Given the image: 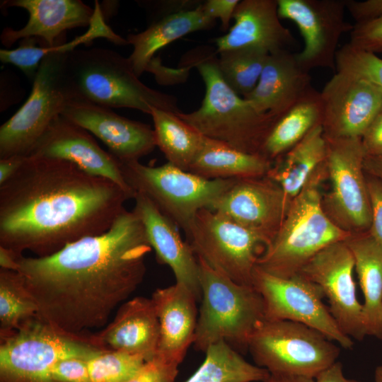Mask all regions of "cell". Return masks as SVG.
<instances>
[{
	"mask_svg": "<svg viewBox=\"0 0 382 382\" xmlns=\"http://www.w3.org/2000/svg\"><path fill=\"white\" fill-rule=\"evenodd\" d=\"M215 22L200 3L164 14L144 30L129 34L126 40L133 50L128 59L134 72L139 77L159 50L190 33L208 30Z\"/></svg>",
	"mask_w": 382,
	"mask_h": 382,
	"instance_id": "obj_26",
	"label": "cell"
},
{
	"mask_svg": "<svg viewBox=\"0 0 382 382\" xmlns=\"http://www.w3.org/2000/svg\"><path fill=\"white\" fill-rule=\"evenodd\" d=\"M21 256L11 249L0 246L1 269L17 272L18 270V260Z\"/></svg>",
	"mask_w": 382,
	"mask_h": 382,
	"instance_id": "obj_47",
	"label": "cell"
},
{
	"mask_svg": "<svg viewBox=\"0 0 382 382\" xmlns=\"http://www.w3.org/2000/svg\"><path fill=\"white\" fill-rule=\"evenodd\" d=\"M133 197L66 161L27 156L0 185V246L50 255L108 231Z\"/></svg>",
	"mask_w": 382,
	"mask_h": 382,
	"instance_id": "obj_2",
	"label": "cell"
},
{
	"mask_svg": "<svg viewBox=\"0 0 382 382\" xmlns=\"http://www.w3.org/2000/svg\"><path fill=\"white\" fill-rule=\"evenodd\" d=\"M238 2V0H207L202 3V6L210 17L221 21L222 30L226 31Z\"/></svg>",
	"mask_w": 382,
	"mask_h": 382,
	"instance_id": "obj_43",
	"label": "cell"
},
{
	"mask_svg": "<svg viewBox=\"0 0 382 382\" xmlns=\"http://www.w3.org/2000/svg\"><path fill=\"white\" fill-rule=\"evenodd\" d=\"M37 305L21 275L0 269V336L4 337L37 315Z\"/></svg>",
	"mask_w": 382,
	"mask_h": 382,
	"instance_id": "obj_33",
	"label": "cell"
},
{
	"mask_svg": "<svg viewBox=\"0 0 382 382\" xmlns=\"http://www.w3.org/2000/svg\"><path fill=\"white\" fill-rule=\"evenodd\" d=\"M93 336L106 349L152 359L158 348L160 324L151 298L136 296L124 302L113 320Z\"/></svg>",
	"mask_w": 382,
	"mask_h": 382,
	"instance_id": "obj_25",
	"label": "cell"
},
{
	"mask_svg": "<svg viewBox=\"0 0 382 382\" xmlns=\"http://www.w3.org/2000/svg\"><path fill=\"white\" fill-rule=\"evenodd\" d=\"M267 178L236 179L209 209L257 233L265 238L269 245L278 231L290 202L281 188Z\"/></svg>",
	"mask_w": 382,
	"mask_h": 382,
	"instance_id": "obj_19",
	"label": "cell"
},
{
	"mask_svg": "<svg viewBox=\"0 0 382 382\" xmlns=\"http://www.w3.org/2000/svg\"><path fill=\"white\" fill-rule=\"evenodd\" d=\"M364 170L382 180V155H366L364 161Z\"/></svg>",
	"mask_w": 382,
	"mask_h": 382,
	"instance_id": "obj_48",
	"label": "cell"
},
{
	"mask_svg": "<svg viewBox=\"0 0 382 382\" xmlns=\"http://www.w3.org/2000/svg\"><path fill=\"white\" fill-rule=\"evenodd\" d=\"M185 237L197 259L235 282L249 286L268 245L260 235L207 208L198 212Z\"/></svg>",
	"mask_w": 382,
	"mask_h": 382,
	"instance_id": "obj_10",
	"label": "cell"
},
{
	"mask_svg": "<svg viewBox=\"0 0 382 382\" xmlns=\"http://www.w3.org/2000/svg\"><path fill=\"white\" fill-rule=\"evenodd\" d=\"M64 74L73 100L111 108H128L150 115L152 108L178 112L177 98L143 83L128 57L93 47L66 54Z\"/></svg>",
	"mask_w": 382,
	"mask_h": 382,
	"instance_id": "obj_3",
	"label": "cell"
},
{
	"mask_svg": "<svg viewBox=\"0 0 382 382\" xmlns=\"http://www.w3.org/2000/svg\"><path fill=\"white\" fill-rule=\"evenodd\" d=\"M364 295L368 335L382 340V244L368 233L345 241Z\"/></svg>",
	"mask_w": 382,
	"mask_h": 382,
	"instance_id": "obj_27",
	"label": "cell"
},
{
	"mask_svg": "<svg viewBox=\"0 0 382 382\" xmlns=\"http://www.w3.org/2000/svg\"><path fill=\"white\" fill-rule=\"evenodd\" d=\"M255 364L270 374L315 378L331 366L340 348L316 330L283 320H262L248 344Z\"/></svg>",
	"mask_w": 382,
	"mask_h": 382,
	"instance_id": "obj_9",
	"label": "cell"
},
{
	"mask_svg": "<svg viewBox=\"0 0 382 382\" xmlns=\"http://www.w3.org/2000/svg\"><path fill=\"white\" fill-rule=\"evenodd\" d=\"M27 156H13L0 159V185L11 179L23 165Z\"/></svg>",
	"mask_w": 382,
	"mask_h": 382,
	"instance_id": "obj_45",
	"label": "cell"
},
{
	"mask_svg": "<svg viewBox=\"0 0 382 382\" xmlns=\"http://www.w3.org/2000/svg\"><path fill=\"white\" fill-rule=\"evenodd\" d=\"M221 77L238 95L245 98L257 86L269 53L255 48H238L218 53Z\"/></svg>",
	"mask_w": 382,
	"mask_h": 382,
	"instance_id": "obj_34",
	"label": "cell"
},
{
	"mask_svg": "<svg viewBox=\"0 0 382 382\" xmlns=\"http://www.w3.org/2000/svg\"><path fill=\"white\" fill-rule=\"evenodd\" d=\"M205 354L202 364L185 382H256L270 376L224 341L211 345Z\"/></svg>",
	"mask_w": 382,
	"mask_h": 382,
	"instance_id": "obj_32",
	"label": "cell"
},
{
	"mask_svg": "<svg viewBox=\"0 0 382 382\" xmlns=\"http://www.w3.org/2000/svg\"><path fill=\"white\" fill-rule=\"evenodd\" d=\"M252 284L262 296L265 319L302 323L345 349L353 347V340L342 331L324 303L321 289L303 274L279 277L255 267Z\"/></svg>",
	"mask_w": 382,
	"mask_h": 382,
	"instance_id": "obj_12",
	"label": "cell"
},
{
	"mask_svg": "<svg viewBox=\"0 0 382 382\" xmlns=\"http://www.w3.org/2000/svg\"><path fill=\"white\" fill-rule=\"evenodd\" d=\"M271 167L270 161L262 156L204 137L188 172L208 180L241 179L267 175Z\"/></svg>",
	"mask_w": 382,
	"mask_h": 382,
	"instance_id": "obj_28",
	"label": "cell"
},
{
	"mask_svg": "<svg viewBox=\"0 0 382 382\" xmlns=\"http://www.w3.org/2000/svg\"><path fill=\"white\" fill-rule=\"evenodd\" d=\"M256 382H314V378L294 375L270 374L267 379Z\"/></svg>",
	"mask_w": 382,
	"mask_h": 382,
	"instance_id": "obj_49",
	"label": "cell"
},
{
	"mask_svg": "<svg viewBox=\"0 0 382 382\" xmlns=\"http://www.w3.org/2000/svg\"><path fill=\"white\" fill-rule=\"evenodd\" d=\"M234 24L228 32L216 37V52L255 48L272 54L296 44L288 28L280 22L277 0L239 1L233 16Z\"/></svg>",
	"mask_w": 382,
	"mask_h": 382,
	"instance_id": "obj_22",
	"label": "cell"
},
{
	"mask_svg": "<svg viewBox=\"0 0 382 382\" xmlns=\"http://www.w3.org/2000/svg\"><path fill=\"white\" fill-rule=\"evenodd\" d=\"M325 137L327 144L325 166L332 185L325 202L328 216L346 231H369L371 209L364 175V161L366 154L361 139Z\"/></svg>",
	"mask_w": 382,
	"mask_h": 382,
	"instance_id": "obj_13",
	"label": "cell"
},
{
	"mask_svg": "<svg viewBox=\"0 0 382 382\" xmlns=\"http://www.w3.org/2000/svg\"><path fill=\"white\" fill-rule=\"evenodd\" d=\"M368 156L382 155V112H380L361 137Z\"/></svg>",
	"mask_w": 382,
	"mask_h": 382,
	"instance_id": "obj_44",
	"label": "cell"
},
{
	"mask_svg": "<svg viewBox=\"0 0 382 382\" xmlns=\"http://www.w3.org/2000/svg\"><path fill=\"white\" fill-rule=\"evenodd\" d=\"M350 33L351 46L364 51L382 52V16L362 24H354Z\"/></svg>",
	"mask_w": 382,
	"mask_h": 382,
	"instance_id": "obj_38",
	"label": "cell"
},
{
	"mask_svg": "<svg viewBox=\"0 0 382 382\" xmlns=\"http://www.w3.org/2000/svg\"><path fill=\"white\" fill-rule=\"evenodd\" d=\"M107 349L93 335L64 332L37 315L1 337L0 382H55L52 370L58 361L89 360Z\"/></svg>",
	"mask_w": 382,
	"mask_h": 382,
	"instance_id": "obj_7",
	"label": "cell"
},
{
	"mask_svg": "<svg viewBox=\"0 0 382 382\" xmlns=\"http://www.w3.org/2000/svg\"><path fill=\"white\" fill-rule=\"evenodd\" d=\"M146 361L142 355L104 350L88 360L90 378L91 382H127Z\"/></svg>",
	"mask_w": 382,
	"mask_h": 382,
	"instance_id": "obj_36",
	"label": "cell"
},
{
	"mask_svg": "<svg viewBox=\"0 0 382 382\" xmlns=\"http://www.w3.org/2000/svg\"><path fill=\"white\" fill-rule=\"evenodd\" d=\"M28 156L69 161L92 175L111 180L133 199L135 196L122 175L120 161L102 149L91 133L62 115L52 120Z\"/></svg>",
	"mask_w": 382,
	"mask_h": 382,
	"instance_id": "obj_17",
	"label": "cell"
},
{
	"mask_svg": "<svg viewBox=\"0 0 382 382\" xmlns=\"http://www.w3.org/2000/svg\"><path fill=\"white\" fill-rule=\"evenodd\" d=\"M61 115L101 140L120 162L139 161L156 146L149 125L122 117L110 108L83 100H71Z\"/></svg>",
	"mask_w": 382,
	"mask_h": 382,
	"instance_id": "obj_18",
	"label": "cell"
},
{
	"mask_svg": "<svg viewBox=\"0 0 382 382\" xmlns=\"http://www.w3.org/2000/svg\"><path fill=\"white\" fill-rule=\"evenodd\" d=\"M151 298L160 324L156 355L180 365L193 345L197 299L189 289L177 283L156 289Z\"/></svg>",
	"mask_w": 382,
	"mask_h": 382,
	"instance_id": "obj_24",
	"label": "cell"
},
{
	"mask_svg": "<svg viewBox=\"0 0 382 382\" xmlns=\"http://www.w3.org/2000/svg\"><path fill=\"white\" fill-rule=\"evenodd\" d=\"M55 382H91L88 360L69 358L58 361L52 370Z\"/></svg>",
	"mask_w": 382,
	"mask_h": 382,
	"instance_id": "obj_40",
	"label": "cell"
},
{
	"mask_svg": "<svg viewBox=\"0 0 382 382\" xmlns=\"http://www.w3.org/2000/svg\"><path fill=\"white\" fill-rule=\"evenodd\" d=\"M381 112H382V105H381Z\"/></svg>",
	"mask_w": 382,
	"mask_h": 382,
	"instance_id": "obj_51",
	"label": "cell"
},
{
	"mask_svg": "<svg viewBox=\"0 0 382 382\" xmlns=\"http://www.w3.org/2000/svg\"><path fill=\"white\" fill-rule=\"evenodd\" d=\"M178 366L176 363L155 355L127 382H174Z\"/></svg>",
	"mask_w": 382,
	"mask_h": 382,
	"instance_id": "obj_39",
	"label": "cell"
},
{
	"mask_svg": "<svg viewBox=\"0 0 382 382\" xmlns=\"http://www.w3.org/2000/svg\"><path fill=\"white\" fill-rule=\"evenodd\" d=\"M156 146L168 162L188 171L198 153L204 136L182 120L177 112L152 108Z\"/></svg>",
	"mask_w": 382,
	"mask_h": 382,
	"instance_id": "obj_31",
	"label": "cell"
},
{
	"mask_svg": "<svg viewBox=\"0 0 382 382\" xmlns=\"http://www.w3.org/2000/svg\"><path fill=\"white\" fill-rule=\"evenodd\" d=\"M375 382H382V365L376 367L374 372Z\"/></svg>",
	"mask_w": 382,
	"mask_h": 382,
	"instance_id": "obj_50",
	"label": "cell"
},
{
	"mask_svg": "<svg viewBox=\"0 0 382 382\" xmlns=\"http://www.w3.org/2000/svg\"><path fill=\"white\" fill-rule=\"evenodd\" d=\"M67 53H51L41 61L28 98L0 127V159L28 156L52 120L73 100L64 74Z\"/></svg>",
	"mask_w": 382,
	"mask_h": 382,
	"instance_id": "obj_11",
	"label": "cell"
},
{
	"mask_svg": "<svg viewBox=\"0 0 382 382\" xmlns=\"http://www.w3.org/2000/svg\"><path fill=\"white\" fill-rule=\"evenodd\" d=\"M320 93L328 137H361L381 110L382 91L345 73L336 71Z\"/></svg>",
	"mask_w": 382,
	"mask_h": 382,
	"instance_id": "obj_16",
	"label": "cell"
},
{
	"mask_svg": "<svg viewBox=\"0 0 382 382\" xmlns=\"http://www.w3.org/2000/svg\"><path fill=\"white\" fill-rule=\"evenodd\" d=\"M93 40V35L86 31L71 41L48 47L37 37H29L20 40L16 49H1L0 60L2 63L11 64L20 69L30 79H34L42 59L51 53L70 52L81 45H87Z\"/></svg>",
	"mask_w": 382,
	"mask_h": 382,
	"instance_id": "obj_35",
	"label": "cell"
},
{
	"mask_svg": "<svg viewBox=\"0 0 382 382\" xmlns=\"http://www.w3.org/2000/svg\"><path fill=\"white\" fill-rule=\"evenodd\" d=\"M197 261L202 301L194 348L205 352L224 341L235 349H248L250 337L265 319L262 296L253 286L235 282Z\"/></svg>",
	"mask_w": 382,
	"mask_h": 382,
	"instance_id": "obj_6",
	"label": "cell"
},
{
	"mask_svg": "<svg viewBox=\"0 0 382 382\" xmlns=\"http://www.w3.org/2000/svg\"><path fill=\"white\" fill-rule=\"evenodd\" d=\"M326 153L323 128L318 125L288 151L277 166L271 167L267 175L281 188L289 202L301 191L313 173L325 161Z\"/></svg>",
	"mask_w": 382,
	"mask_h": 382,
	"instance_id": "obj_29",
	"label": "cell"
},
{
	"mask_svg": "<svg viewBox=\"0 0 382 382\" xmlns=\"http://www.w3.org/2000/svg\"><path fill=\"white\" fill-rule=\"evenodd\" d=\"M120 166L129 187L149 198L185 235L198 212L209 209L236 180H208L168 162L151 166L137 161Z\"/></svg>",
	"mask_w": 382,
	"mask_h": 382,
	"instance_id": "obj_8",
	"label": "cell"
},
{
	"mask_svg": "<svg viewBox=\"0 0 382 382\" xmlns=\"http://www.w3.org/2000/svg\"><path fill=\"white\" fill-rule=\"evenodd\" d=\"M151 250L140 219L125 209L101 234L50 255H21L17 272L37 305L38 317L64 332L86 335L106 325L141 283Z\"/></svg>",
	"mask_w": 382,
	"mask_h": 382,
	"instance_id": "obj_1",
	"label": "cell"
},
{
	"mask_svg": "<svg viewBox=\"0 0 382 382\" xmlns=\"http://www.w3.org/2000/svg\"><path fill=\"white\" fill-rule=\"evenodd\" d=\"M345 4L356 21L355 24L368 23L382 16V0H345Z\"/></svg>",
	"mask_w": 382,
	"mask_h": 382,
	"instance_id": "obj_42",
	"label": "cell"
},
{
	"mask_svg": "<svg viewBox=\"0 0 382 382\" xmlns=\"http://www.w3.org/2000/svg\"><path fill=\"white\" fill-rule=\"evenodd\" d=\"M325 166V161L290 202L278 231L257 262L260 270L279 277H292L323 248L351 237L323 208L319 184Z\"/></svg>",
	"mask_w": 382,
	"mask_h": 382,
	"instance_id": "obj_5",
	"label": "cell"
},
{
	"mask_svg": "<svg viewBox=\"0 0 382 382\" xmlns=\"http://www.w3.org/2000/svg\"><path fill=\"white\" fill-rule=\"evenodd\" d=\"M321 122L320 93L313 88L277 120L265 142L262 156L270 161L277 158Z\"/></svg>",
	"mask_w": 382,
	"mask_h": 382,
	"instance_id": "obj_30",
	"label": "cell"
},
{
	"mask_svg": "<svg viewBox=\"0 0 382 382\" xmlns=\"http://www.w3.org/2000/svg\"><path fill=\"white\" fill-rule=\"evenodd\" d=\"M371 209V224L368 233L382 244V180L372 177L366 180Z\"/></svg>",
	"mask_w": 382,
	"mask_h": 382,
	"instance_id": "obj_41",
	"label": "cell"
},
{
	"mask_svg": "<svg viewBox=\"0 0 382 382\" xmlns=\"http://www.w3.org/2000/svg\"><path fill=\"white\" fill-rule=\"evenodd\" d=\"M134 199L132 211L143 224L157 261L171 269L175 283L186 287L200 300L198 261L188 243L183 240L178 226L145 195L136 192Z\"/></svg>",
	"mask_w": 382,
	"mask_h": 382,
	"instance_id": "obj_20",
	"label": "cell"
},
{
	"mask_svg": "<svg viewBox=\"0 0 382 382\" xmlns=\"http://www.w3.org/2000/svg\"><path fill=\"white\" fill-rule=\"evenodd\" d=\"M336 71L363 79L382 91V59L349 43L337 50Z\"/></svg>",
	"mask_w": 382,
	"mask_h": 382,
	"instance_id": "obj_37",
	"label": "cell"
},
{
	"mask_svg": "<svg viewBox=\"0 0 382 382\" xmlns=\"http://www.w3.org/2000/svg\"><path fill=\"white\" fill-rule=\"evenodd\" d=\"M354 269L350 249L345 241H339L316 254L299 273L321 289L342 331L352 339L361 341L368 332L363 305L357 298Z\"/></svg>",
	"mask_w": 382,
	"mask_h": 382,
	"instance_id": "obj_14",
	"label": "cell"
},
{
	"mask_svg": "<svg viewBox=\"0 0 382 382\" xmlns=\"http://www.w3.org/2000/svg\"><path fill=\"white\" fill-rule=\"evenodd\" d=\"M313 88L296 54L281 50L269 54L257 86L244 98L258 112L279 119Z\"/></svg>",
	"mask_w": 382,
	"mask_h": 382,
	"instance_id": "obj_23",
	"label": "cell"
},
{
	"mask_svg": "<svg viewBox=\"0 0 382 382\" xmlns=\"http://www.w3.org/2000/svg\"><path fill=\"white\" fill-rule=\"evenodd\" d=\"M277 4L279 18L294 22L303 37L304 47L296 54L302 68L336 71L340 39L353 28L345 20V0H277Z\"/></svg>",
	"mask_w": 382,
	"mask_h": 382,
	"instance_id": "obj_15",
	"label": "cell"
},
{
	"mask_svg": "<svg viewBox=\"0 0 382 382\" xmlns=\"http://www.w3.org/2000/svg\"><path fill=\"white\" fill-rule=\"evenodd\" d=\"M190 65L197 69L203 79L205 95L197 110L177 115L205 137L262 156L265 142L279 119L258 112L227 85L215 54L195 57Z\"/></svg>",
	"mask_w": 382,
	"mask_h": 382,
	"instance_id": "obj_4",
	"label": "cell"
},
{
	"mask_svg": "<svg viewBox=\"0 0 382 382\" xmlns=\"http://www.w3.org/2000/svg\"><path fill=\"white\" fill-rule=\"evenodd\" d=\"M6 7H18L29 14L21 29L5 28L0 35L1 43L11 47L16 41L33 37L52 47L66 42V32L86 27L90 23L93 8L80 0H7Z\"/></svg>",
	"mask_w": 382,
	"mask_h": 382,
	"instance_id": "obj_21",
	"label": "cell"
},
{
	"mask_svg": "<svg viewBox=\"0 0 382 382\" xmlns=\"http://www.w3.org/2000/svg\"><path fill=\"white\" fill-rule=\"evenodd\" d=\"M315 378L314 382H359L347 378L343 374L342 363L337 361L321 371Z\"/></svg>",
	"mask_w": 382,
	"mask_h": 382,
	"instance_id": "obj_46",
	"label": "cell"
}]
</instances>
